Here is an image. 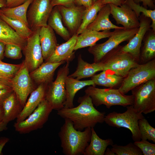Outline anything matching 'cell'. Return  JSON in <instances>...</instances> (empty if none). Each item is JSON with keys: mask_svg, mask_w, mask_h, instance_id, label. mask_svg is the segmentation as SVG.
<instances>
[{"mask_svg": "<svg viewBox=\"0 0 155 155\" xmlns=\"http://www.w3.org/2000/svg\"><path fill=\"white\" fill-rule=\"evenodd\" d=\"M153 2L155 3V0H152Z\"/></svg>", "mask_w": 155, "mask_h": 155, "instance_id": "obj_54", "label": "cell"}, {"mask_svg": "<svg viewBox=\"0 0 155 155\" xmlns=\"http://www.w3.org/2000/svg\"><path fill=\"white\" fill-rule=\"evenodd\" d=\"M64 123L58 133L62 152L65 155H83L90 140V127L80 131L74 128L69 119H65Z\"/></svg>", "mask_w": 155, "mask_h": 155, "instance_id": "obj_2", "label": "cell"}, {"mask_svg": "<svg viewBox=\"0 0 155 155\" xmlns=\"http://www.w3.org/2000/svg\"><path fill=\"white\" fill-rule=\"evenodd\" d=\"M155 79V59L146 63L138 64L132 68L123 78L118 88L122 93L125 94L137 86L151 80Z\"/></svg>", "mask_w": 155, "mask_h": 155, "instance_id": "obj_6", "label": "cell"}, {"mask_svg": "<svg viewBox=\"0 0 155 155\" xmlns=\"http://www.w3.org/2000/svg\"><path fill=\"white\" fill-rule=\"evenodd\" d=\"M53 110L48 101L44 99L26 119L15 123L16 131L20 134H26L42 128Z\"/></svg>", "mask_w": 155, "mask_h": 155, "instance_id": "obj_10", "label": "cell"}, {"mask_svg": "<svg viewBox=\"0 0 155 155\" xmlns=\"http://www.w3.org/2000/svg\"><path fill=\"white\" fill-rule=\"evenodd\" d=\"M96 0H92L93 3L94 2H95Z\"/></svg>", "mask_w": 155, "mask_h": 155, "instance_id": "obj_53", "label": "cell"}, {"mask_svg": "<svg viewBox=\"0 0 155 155\" xmlns=\"http://www.w3.org/2000/svg\"><path fill=\"white\" fill-rule=\"evenodd\" d=\"M22 48L19 46L12 44H5L4 55L12 59H21L22 57Z\"/></svg>", "mask_w": 155, "mask_h": 155, "instance_id": "obj_38", "label": "cell"}, {"mask_svg": "<svg viewBox=\"0 0 155 155\" xmlns=\"http://www.w3.org/2000/svg\"><path fill=\"white\" fill-rule=\"evenodd\" d=\"M3 107L4 111V116L2 122L6 125L9 122L16 119L23 108L13 91L5 100Z\"/></svg>", "mask_w": 155, "mask_h": 155, "instance_id": "obj_25", "label": "cell"}, {"mask_svg": "<svg viewBox=\"0 0 155 155\" xmlns=\"http://www.w3.org/2000/svg\"><path fill=\"white\" fill-rule=\"evenodd\" d=\"M135 13L139 18L140 13H142L145 16L150 18L152 21L150 28L155 31V9H148L140 4L136 3L133 0H125V3Z\"/></svg>", "mask_w": 155, "mask_h": 155, "instance_id": "obj_34", "label": "cell"}, {"mask_svg": "<svg viewBox=\"0 0 155 155\" xmlns=\"http://www.w3.org/2000/svg\"><path fill=\"white\" fill-rule=\"evenodd\" d=\"M11 81L12 88L20 104L24 107L27 98L34 89L29 71L25 61Z\"/></svg>", "mask_w": 155, "mask_h": 155, "instance_id": "obj_13", "label": "cell"}, {"mask_svg": "<svg viewBox=\"0 0 155 155\" xmlns=\"http://www.w3.org/2000/svg\"><path fill=\"white\" fill-rule=\"evenodd\" d=\"M90 143L86 147L83 155H104L107 147L113 144L111 139L103 140L96 134L94 127L91 128Z\"/></svg>", "mask_w": 155, "mask_h": 155, "instance_id": "obj_26", "label": "cell"}, {"mask_svg": "<svg viewBox=\"0 0 155 155\" xmlns=\"http://www.w3.org/2000/svg\"><path fill=\"white\" fill-rule=\"evenodd\" d=\"M4 116V111L3 107H0V123L3 121Z\"/></svg>", "mask_w": 155, "mask_h": 155, "instance_id": "obj_50", "label": "cell"}, {"mask_svg": "<svg viewBox=\"0 0 155 155\" xmlns=\"http://www.w3.org/2000/svg\"><path fill=\"white\" fill-rule=\"evenodd\" d=\"M143 40L144 44L140 59L148 62L155 57V31L150 28L146 33Z\"/></svg>", "mask_w": 155, "mask_h": 155, "instance_id": "obj_31", "label": "cell"}, {"mask_svg": "<svg viewBox=\"0 0 155 155\" xmlns=\"http://www.w3.org/2000/svg\"><path fill=\"white\" fill-rule=\"evenodd\" d=\"M12 88L11 81L0 79V90Z\"/></svg>", "mask_w": 155, "mask_h": 155, "instance_id": "obj_46", "label": "cell"}, {"mask_svg": "<svg viewBox=\"0 0 155 155\" xmlns=\"http://www.w3.org/2000/svg\"><path fill=\"white\" fill-rule=\"evenodd\" d=\"M133 143L141 150L143 155H155L154 144L151 143L147 140H142L139 141H135Z\"/></svg>", "mask_w": 155, "mask_h": 155, "instance_id": "obj_39", "label": "cell"}, {"mask_svg": "<svg viewBox=\"0 0 155 155\" xmlns=\"http://www.w3.org/2000/svg\"><path fill=\"white\" fill-rule=\"evenodd\" d=\"M26 40L19 35L15 31L0 17V42L14 44L20 46L22 50Z\"/></svg>", "mask_w": 155, "mask_h": 155, "instance_id": "obj_27", "label": "cell"}, {"mask_svg": "<svg viewBox=\"0 0 155 155\" xmlns=\"http://www.w3.org/2000/svg\"><path fill=\"white\" fill-rule=\"evenodd\" d=\"M54 7L50 0H33L27 13L29 27L33 31L47 25V21Z\"/></svg>", "mask_w": 155, "mask_h": 155, "instance_id": "obj_11", "label": "cell"}, {"mask_svg": "<svg viewBox=\"0 0 155 155\" xmlns=\"http://www.w3.org/2000/svg\"><path fill=\"white\" fill-rule=\"evenodd\" d=\"M22 64H11L0 61V79L11 81L20 68Z\"/></svg>", "mask_w": 155, "mask_h": 155, "instance_id": "obj_36", "label": "cell"}, {"mask_svg": "<svg viewBox=\"0 0 155 155\" xmlns=\"http://www.w3.org/2000/svg\"><path fill=\"white\" fill-rule=\"evenodd\" d=\"M9 139L5 137H0V155H2V150L6 144L9 141Z\"/></svg>", "mask_w": 155, "mask_h": 155, "instance_id": "obj_47", "label": "cell"}, {"mask_svg": "<svg viewBox=\"0 0 155 155\" xmlns=\"http://www.w3.org/2000/svg\"><path fill=\"white\" fill-rule=\"evenodd\" d=\"M78 35L75 34L65 42L58 45L51 55L45 62H70L75 57L74 51Z\"/></svg>", "mask_w": 155, "mask_h": 155, "instance_id": "obj_17", "label": "cell"}, {"mask_svg": "<svg viewBox=\"0 0 155 155\" xmlns=\"http://www.w3.org/2000/svg\"><path fill=\"white\" fill-rule=\"evenodd\" d=\"M47 25L66 41L71 36L67 29L64 26L61 16L57 6L53 7L48 18Z\"/></svg>", "mask_w": 155, "mask_h": 155, "instance_id": "obj_29", "label": "cell"}, {"mask_svg": "<svg viewBox=\"0 0 155 155\" xmlns=\"http://www.w3.org/2000/svg\"><path fill=\"white\" fill-rule=\"evenodd\" d=\"M27 0H6V7L12 8L18 6L25 2Z\"/></svg>", "mask_w": 155, "mask_h": 155, "instance_id": "obj_43", "label": "cell"}, {"mask_svg": "<svg viewBox=\"0 0 155 155\" xmlns=\"http://www.w3.org/2000/svg\"><path fill=\"white\" fill-rule=\"evenodd\" d=\"M7 125L3 122L0 123V132L6 130L7 128Z\"/></svg>", "mask_w": 155, "mask_h": 155, "instance_id": "obj_51", "label": "cell"}, {"mask_svg": "<svg viewBox=\"0 0 155 155\" xmlns=\"http://www.w3.org/2000/svg\"><path fill=\"white\" fill-rule=\"evenodd\" d=\"M33 1L27 0L18 6L12 8L3 7L0 9V10L7 17L20 21L29 27L27 13L29 6Z\"/></svg>", "mask_w": 155, "mask_h": 155, "instance_id": "obj_30", "label": "cell"}, {"mask_svg": "<svg viewBox=\"0 0 155 155\" xmlns=\"http://www.w3.org/2000/svg\"><path fill=\"white\" fill-rule=\"evenodd\" d=\"M133 98L132 105L138 112L145 114L155 110V79L151 80L131 90Z\"/></svg>", "mask_w": 155, "mask_h": 155, "instance_id": "obj_9", "label": "cell"}, {"mask_svg": "<svg viewBox=\"0 0 155 155\" xmlns=\"http://www.w3.org/2000/svg\"><path fill=\"white\" fill-rule=\"evenodd\" d=\"M139 20L140 25L138 31L127 44L121 47L123 51L128 53L137 62L140 59L142 41L146 33L150 28L152 23L150 18L142 13L140 14Z\"/></svg>", "mask_w": 155, "mask_h": 155, "instance_id": "obj_15", "label": "cell"}, {"mask_svg": "<svg viewBox=\"0 0 155 155\" xmlns=\"http://www.w3.org/2000/svg\"><path fill=\"white\" fill-rule=\"evenodd\" d=\"M90 86H96L92 80L80 81L68 76L65 81L66 99L64 107H73V100L76 93L84 87Z\"/></svg>", "mask_w": 155, "mask_h": 155, "instance_id": "obj_24", "label": "cell"}, {"mask_svg": "<svg viewBox=\"0 0 155 155\" xmlns=\"http://www.w3.org/2000/svg\"><path fill=\"white\" fill-rule=\"evenodd\" d=\"M138 125L141 140H148L155 143V128L145 117L138 120Z\"/></svg>", "mask_w": 155, "mask_h": 155, "instance_id": "obj_35", "label": "cell"}, {"mask_svg": "<svg viewBox=\"0 0 155 155\" xmlns=\"http://www.w3.org/2000/svg\"><path fill=\"white\" fill-rule=\"evenodd\" d=\"M105 155H116L115 153L109 148H107L104 153Z\"/></svg>", "mask_w": 155, "mask_h": 155, "instance_id": "obj_49", "label": "cell"}, {"mask_svg": "<svg viewBox=\"0 0 155 155\" xmlns=\"http://www.w3.org/2000/svg\"><path fill=\"white\" fill-rule=\"evenodd\" d=\"M113 32L109 30L97 31L95 30H85L78 35L74 51L86 47L92 46L100 40L108 38Z\"/></svg>", "mask_w": 155, "mask_h": 155, "instance_id": "obj_23", "label": "cell"}, {"mask_svg": "<svg viewBox=\"0 0 155 155\" xmlns=\"http://www.w3.org/2000/svg\"><path fill=\"white\" fill-rule=\"evenodd\" d=\"M13 92L12 88L0 90V107H3L5 100Z\"/></svg>", "mask_w": 155, "mask_h": 155, "instance_id": "obj_41", "label": "cell"}, {"mask_svg": "<svg viewBox=\"0 0 155 155\" xmlns=\"http://www.w3.org/2000/svg\"><path fill=\"white\" fill-rule=\"evenodd\" d=\"M126 107L127 110L123 113L114 111L105 115L104 122L111 127L128 129L132 133L133 140L134 142L139 141L141 138L138 121L145 117L142 113L137 111L132 105Z\"/></svg>", "mask_w": 155, "mask_h": 155, "instance_id": "obj_4", "label": "cell"}, {"mask_svg": "<svg viewBox=\"0 0 155 155\" xmlns=\"http://www.w3.org/2000/svg\"><path fill=\"white\" fill-rule=\"evenodd\" d=\"M119 45L107 53L101 61L105 70H109L123 78L129 71L138 64L128 53L123 51Z\"/></svg>", "mask_w": 155, "mask_h": 155, "instance_id": "obj_5", "label": "cell"}, {"mask_svg": "<svg viewBox=\"0 0 155 155\" xmlns=\"http://www.w3.org/2000/svg\"><path fill=\"white\" fill-rule=\"evenodd\" d=\"M104 70V65L101 61L97 63H89L84 61L81 55L80 54L78 58L76 70L68 76L80 80L91 77L97 72Z\"/></svg>", "mask_w": 155, "mask_h": 155, "instance_id": "obj_22", "label": "cell"}, {"mask_svg": "<svg viewBox=\"0 0 155 155\" xmlns=\"http://www.w3.org/2000/svg\"><path fill=\"white\" fill-rule=\"evenodd\" d=\"M78 102L79 104L77 106L63 107L57 111V115L70 120L75 129L80 131L88 127H94L97 124L104 122L105 113L100 112L94 108L89 96L85 94L80 97Z\"/></svg>", "mask_w": 155, "mask_h": 155, "instance_id": "obj_1", "label": "cell"}, {"mask_svg": "<svg viewBox=\"0 0 155 155\" xmlns=\"http://www.w3.org/2000/svg\"><path fill=\"white\" fill-rule=\"evenodd\" d=\"M111 149L116 155H142L140 148L134 143L130 142L125 146L113 144Z\"/></svg>", "mask_w": 155, "mask_h": 155, "instance_id": "obj_37", "label": "cell"}, {"mask_svg": "<svg viewBox=\"0 0 155 155\" xmlns=\"http://www.w3.org/2000/svg\"><path fill=\"white\" fill-rule=\"evenodd\" d=\"M110 14L109 4L104 5L98 11L94 20L88 26L85 30L100 31L121 28L122 26H117L112 23L109 18Z\"/></svg>", "mask_w": 155, "mask_h": 155, "instance_id": "obj_21", "label": "cell"}, {"mask_svg": "<svg viewBox=\"0 0 155 155\" xmlns=\"http://www.w3.org/2000/svg\"><path fill=\"white\" fill-rule=\"evenodd\" d=\"M69 63L67 62L59 70L55 81L48 85L45 99L53 110L58 111L64 107L66 99L65 81L69 73Z\"/></svg>", "mask_w": 155, "mask_h": 155, "instance_id": "obj_8", "label": "cell"}, {"mask_svg": "<svg viewBox=\"0 0 155 155\" xmlns=\"http://www.w3.org/2000/svg\"><path fill=\"white\" fill-rule=\"evenodd\" d=\"M5 44L0 42V61H2L4 57V53Z\"/></svg>", "mask_w": 155, "mask_h": 155, "instance_id": "obj_48", "label": "cell"}, {"mask_svg": "<svg viewBox=\"0 0 155 155\" xmlns=\"http://www.w3.org/2000/svg\"><path fill=\"white\" fill-rule=\"evenodd\" d=\"M48 85L41 84L30 93L16 122L22 121L26 119L36 109L40 103L45 99Z\"/></svg>", "mask_w": 155, "mask_h": 155, "instance_id": "obj_18", "label": "cell"}, {"mask_svg": "<svg viewBox=\"0 0 155 155\" xmlns=\"http://www.w3.org/2000/svg\"><path fill=\"white\" fill-rule=\"evenodd\" d=\"M85 92L90 97L93 104L96 107L104 105L108 108L116 105L125 107L132 105L133 103L132 95L124 94L118 89L100 88L90 86L85 90Z\"/></svg>", "mask_w": 155, "mask_h": 155, "instance_id": "obj_3", "label": "cell"}, {"mask_svg": "<svg viewBox=\"0 0 155 155\" xmlns=\"http://www.w3.org/2000/svg\"><path fill=\"white\" fill-rule=\"evenodd\" d=\"M39 37L44 60L46 61L58 45L53 30L48 25L39 29Z\"/></svg>", "mask_w": 155, "mask_h": 155, "instance_id": "obj_20", "label": "cell"}, {"mask_svg": "<svg viewBox=\"0 0 155 155\" xmlns=\"http://www.w3.org/2000/svg\"><path fill=\"white\" fill-rule=\"evenodd\" d=\"M0 17L22 37L27 39L32 34L33 31L22 22L9 18L5 16L0 10Z\"/></svg>", "mask_w": 155, "mask_h": 155, "instance_id": "obj_33", "label": "cell"}, {"mask_svg": "<svg viewBox=\"0 0 155 155\" xmlns=\"http://www.w3.org/2000/svg\"><path fill=\"white\" fill-rule=\"evenodd\" d=\"M111 14L117 24H121L126 29L138 28L140 23L139 18L135 12L125 3L120 6L109 4Z\"/></svg>", "mask_w": 155, "mask_h": 155, "instance_id": "obj_16", "label": "cell"}, {"mask_svg": "<svg viewBox=\"0 0 155 155\" xmlns=\"http://www.w3.org/2000/svg\"><path fill=\"white\" fill-rule=\"evenodd\" d=\"M65 62V61H61L43 63L36 69L30 72V76L37 84L48 85L53 81L56 69Z\"/></svg>", "mask_w": 155, "mask_h": 155, "instance_id": "obj_19", "label": "cell"}, {"mask_svg": "<svg viewBox=\"0 0 155 155\" xmlns=\"http://www.w3.org/2000/svg\"><path fill=\"white\" fill-rule=\"evenodd\" d=\"M91 77L96 85L113 88L121 84L124 78L109 70L103 71Z\"/></svg>", "mask_w": 155, "mask_h": 155, "instance_id": "obj_28", "label": "cell"}, {"mask_svg": "<svg viewBox=\"0 0 155 155\" xmlns=\"http://www.w3.org/2000/svg\"><path fill=\"white\" fill-rule=\"evenodd\" d=\"M138 28L126 29L122 26L115 29L112 34L105 42L96 44L90 47L88 52L94 57V62H100L108 52L115 48L122 42L129 41L137 33Z\"/></svg>", "mask_w": 155, "mask_h": 155, "instance_id": "obj_7", "label": "cell"}, {"mask_svg": "<svg viewBox=\"0 0 155 155\" xmlns=\"http://www.w3.org/2000/svg\"><path fill=\"white\" fill-rule=\"evenodd\" d=\"M104 5L102 0H96L90 7L86 9L82 23L76 33L78 35L85 30L88 26L94 20L98 11Z\"/></svg>", "mask_w": 155, "mask_h": 155, "instance_id": "obj_32", "label": "cell"}, {"mask_svg": "<svg viewBox=\"0 0 155 155\" xmlns=\"http://www.w3.org/2000/svg\"><path fill=\"white\" fill-rule=\"evenodd\" d=\"M4 7H6V0H0V9Z\"/></svg>", "mask_w": 155, "mask_h": 155, "instance_id": "obj_52", "label": "cell"}, {"mask_svg": "<svg viewBox=\"0 0 155 155\" xmlns=\"http://www.w3.org/2000/svg\"><path fill=\"white\" fill-rule=\"evenodd\" d=\"M93 3L92 0H75V2L76 5L84 6L86 8L89 7Z\"/></svg>", "mask_w": 155, "mask_h": 155, "instance_id": "obj_44", "label": "cell"}, {"mask_svg": "<svg viewBox=\"0 0 155 155\" xmlns=\"http://www.w3.org/2000/svg\"><path fill=\"white\" fill-rule=\"evenodd\" d=\"M57 7L63 23L72 36L76 33L82 24L86 8L75 4L68 7L61 5Z\"/></svg>", "mask_w": 155, "mask_h": 155, "instance_id": "obj_14", "label": "cell"}, {"mask_svg": "<svg viewBox=\"0 0 155 155\" xmlns=\"http://www.w3.org/2000/svg\"><path fill=\"white\" fill-rule=\"evenodd\" d=\"M136 3L140 4L142 3L143 6L147 9L149 7L150 9H154L155 5L152 0H133Z\"/></svg>", "mask_w": 155, "mask_h": 155, "instance_id": "obj_42", "label": "cell"}, {"mask_svg": "<svg viewBox=\"0 0 155 155\" xmlns=\"http://www.w3.org/2000/svg\"><path fill=\"white\" fill-rule=\"evenodd\" d=\"M40 28L34 31L31 35L27 39L26 44L22 50L25 57L24 61L30 72L43 63L39 37Z\"/></svg>", "mask_w": 155, "mask_h": 155, "instance_id": "obj_12", "label": "cell"}, {"mask_svg": "<svg viewBox=\"0 0 155 155\" xmlns=\"http://www.w3.org/2000/svg\"><path fill=\"white\" fill-rule=\"evenodd\" d=\"M75 0H50L52 6L54 7L59 5L68 7L75 4Z\"/></svg>", "mask_w": 155, "mask_h": 155, "instance_id": "obj_40", "label": "cell"}, {"mask_svg": "<svg viewBox=\"0 0 155 155\" xmlns=\"http://www.w3.org/2000/svg\"><path fill=\"white\" fill-rule=\"evenodd\" d=\"M125 0H102L103 5L108 4H112L115 6H120L123 4Z\"/></svg>", "mask_w": 155, "mask_h": 155, "instance_id": "obj_45", "label": "cell"}]
</instances>
